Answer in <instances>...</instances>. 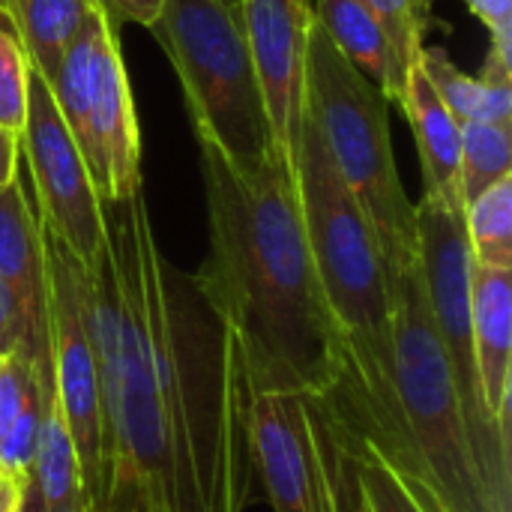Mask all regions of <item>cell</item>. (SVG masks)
<instances>
[{
    "instance_id": "obj_12",
    "label": "cell",
    "mask_w": 512,
    "mask_h": 512,
    "mask_svg": "<svg viewBox=\"0 0 512 512\" xmlns=\"http://www.w3.org/2000/svg\"><path fill=\"white\" fill-rule=\"evenodd\" d=\"M471 327L486 408L512 435V270L474 264Z\"/></svg>"
},
{
    "instance_id": "obj_25",
    "label": "cell",
    "mask_w": 512,
    "mask_h": 512,
    "mask_svg": "<svg viewBox=\"0 0 512 512\" xmlns=\"http://www.w3.org/2000/svg\"><path fill=\"white\" fill-rule=\"evenodd\" d=\"M18 156H21V144L18 135L6 132L0 126V189L9 186L18 177Z\"/></svg>"
},
{
    "instance_id": "obj_14",
    "label": "cell",
    "mask_w": 512,
    "mask_h": 512,
    "mask_svg": "<svg viewBox=\"0 0 512 512\" xmlns=\"http://www.w3.org/2000/svg\"><path fill=\"white\" fill-rule=\"evenodd\" d=\"M315 24L336 51L363 72L390 102H399L405 75L396 66L390 39L375 12L360 0H315Z\"/></svg>"
},
{
    "instance_id": "obj_5",
    "label": "cell",
    "mask_w": 512,
    "mask_h": 512,
    "mask_svg": "<svg viewBox=\"0 0 512 512\" xmlns=\"http://www.w3.org/2000/svg\"><path fill=\"white\" fill-rule=\"evenodd\" d=\"M417 264L423 276L426 303L459 390L477 471L498 512H512V435L504 432L489 414L477 375V360H474V327H471L474 258L465 234V207H450L432 198H420Z\"/></svg>"
},
{
    "instance_id": "obj_20",
    "label": "cell",
    "mask_w": 512,
    "mask_h": 512,
    "mask_svg": "<svg viewBox=\"0 0 512 512\" xmlns=\"http://www.w3.org/2000/svg\"><path fill=\"white\" fill-rule=\"evenodd\" d=\"M27 87H30V57L12 9L0 3V126L18 138L27 114Z\"/></svg>"
},
{
    "instance_id": "obj_24",
    "label": "cell",
    "mask_w": 512,
    "mask_h": 512,
    "mask_svg": "<svg viewBox=\"0 0 512 512\" xmlns=\"http://www.w3.org/2000/svg\"><path fill=\"white\" fill-rule=\"evenodd\" d=\"M102 12L120 27V24H141L150 27L162 9V0H96Z\"/></svg>"
},
{
    "instance_id": "obj_30",
    "label": "cell",
    "mask_w": 512,
    "mask_h": 512,
    "mask_svg": "<svg viewBox=\"0 0 512 512\" xmlns=\"http://www.w3.org/2000/svg\"><path fill=\"white\" fill-rule=\"evenodd\" d=\"M0 3H6V0H0Z\"/></svg>"
},
{
    "instance_id": "obj_1",
    "label": "cell",
    "mask_w": 512,
    "mask_h": 512,
    "mask_svg": "<svg viewBox=\"0 0 512 512\" xmlns=\"http://www.w3.org/2000/svg\"><path fill=\"white\" fill-rule=\"evenodd\" d=\"M102 213L81 312L105 411V512H243L255 468L237 342L162 255L141 192Z\"/></svg>"
},
{
    "instance_id": "obj_3",
    "label": "cell",
    "mask_w": 512,
    "mask_h": 512,
    "mask_svg": "<svg viewBox=\"0 0 512 512\" xmlns=\"http://www.w3.org/2000/svg\"><path fill=\"white\" fill-rule=\"evenodd\" d=\"M306 111L372 222L384 267L417 261V204L396 168L390 99L336 51L318 24L306 48Z\"/></svg>"
},
{
    "instance_id": "obj_29",
    "label": "cell",
    "mask_w": 512,
    "mask_h": 512,
    "mask_svg": "<svg viewBox=\"0 0 512 512\" xmlns=\"http://www.w3.org/2000/svg\"><path fill=\"white\" fill-rule=\"evenodd\" d=\"M0 363H3V354H0Z\"/></svg>"
},
{
    "instance_id": "obj_8",
    "label": "cell",
    "mask_w": 512,
    "mask_h": 512,
    "mask_svg": "<svg viewBox=\"0 0 512 512\" xmlns=\"http://www.w3.org/2000/svg\"><path fill=\"white\" fill-rule=\"evenodd\" d=\"M252 468L276 512H348L345 456L324 405L303 393H252L246 411Z\"/></svg>"
},
{
    "instance_id": "obj_26",
    "label": "cell",
    "mask_w": 512,
    "mask_h": 512,
    "mask_svg": "<svg viewBox=\"0 0 512 512\" xmlns=\"http://www.w3.org/2000/svg\"><path fill=\"white\" fill-rule=\"evenodd\" d=\"M24 483H27V474H12V471L0 468V512L21 510Z\"/></svg>"
},
{
    "instance_id": "obj_13",
    "label": "cell",
    "mask_w": 512,
    "mask_h": 512,
    "mask_svg": "<svg viewBox=\"0 0 512 512\" xmlns=\"http://www.w3.org/2000/svg\"><path fill=\"white\" fill-rule=\"evenodd\" d=\"M399 105L411 123L420 162H423V198L465 207L459 189V156H462V123L444 105L420 60L408 69Z\"/></svg>"
},
{
    "instance_id": "obj_19",
    "label": "cell",
    "mask_w": 512,
    "mask_h": 512,
    "mask_svg": "<svg viewBox=\"0 0 512 512\" xmlns=\"http://www.w3.org/2000/svg\"><path fill=\"white\" fill-rule=\"evenodd\" d=\"M345 462L351 465L357 486V512H423L402 489L387 462L366 444L354 438H336Z\"/></svg>"
},
{
    "instance_id": "obj_27",
    "label": "cell",
    "mask_w": 512,
    "mask_h": 512,
    "mask_svg": "<svg viewBox=\"0 0 512 512\" xmlns=\"http://www.w3.org/2000/svg\"><path fill=\"white\" fill-rule=\"evenodd\" d=\"M18 512H42V501H39V492L33 486V477L27 471V483H24V501H21V510Z\"/></svg>"
},
{
    "instance_id": "obj_2",
    "label": "cell",
    "mask_w": 512,
    "mask_h": 512,
    "mask_svg": "<svg viewBox=\"0 0 512 512\" xmlns=\"http://www.w3.org/2000/svg\"><path fill=\"white\" fill-rule=\"evenodd\" d=\"M210 255L192 276L231 330L249 393L324 399L336 378V330L312 267L291 165H231L198 138Z\"/></svg>"
},
{
    "instance_id": "obj_4",
    "label": "cell",
    "mask_w": 512,
    "mask_h": 512,
    "mask_svg": "<svg viewBox=\"0 0 512 512\" xmlns=\"http://www.w3.org/2000/svg\"><path fill=\"white\" fill-rule=\"evenodd\" d=\"M147 30L183 84L195 138L240 168L279 156L249 42L231 9L219 0H162Z\"/></svg>"
},
{
    "instance_id": "obj_23",
    "label": "cell",
    "mask_w": 512,
    "mask_h": 512,
    "mask_svg": "<svg viewBox=\"0 0 512 512\" xmlns=\"http://www.w3.org/2000/svg\"><path fill=\"white\" fill-rule=\"evenodd\" d=\"M24 348V324H21V312L18 303L12 297V291L6 288V282L0 279V354H12Z\"/></svg>"
},
{
    "instance_id": "obj_16",
    "label": "cell",
    "mask_w": 512,
    "mask_h": 512,
    "mask_svg": "<svg viewBox=\"0 0 512 512\" xmlns=\"http://www.w3.org/2000/svg\"><path fill=\"white\" fill-rule=\"evenodd\" d=\"M12 9L27 57L45 81L54 78L66 45L84 24L96 0H6Z\"/></svg>"
},
{
    "instance_id": "obj_9",
    "label": "cell",
    "mask_w": 512,
    "mask_h": 512,
    "mask_svg": "<svg viewBox=\"0 0 512 512\" xmlns=\"http://www.w3.org/2000/svg\"><path fill=\"white\" fill-rule=\"evenodd\" d=\"M18 144L33 177L39 201L36 210L45 231H51L63 246H69L81 264H90L105 246L102 198L93 186L90 168L69 126L60 117L48 81L33 63L27 87V114Z\"/></svg>"
},
{
    "instance_id": "obj_10",
    "label": "cell",
    "mask_w": 512,
    "mask_h": 512,
    "mask_svg": "<svg viewBox=\"0 0 512 512\" xmlns=\"http://www.w3.org/2000/svg\"><path fill=\"white\" fill-rule=\"evenodd\" d=\"M240 24L276 150L291 165L306 108V48L315 27V0H243Z\"/></svg>"
},
{
    "instance_id": "obj_18",
    "label": "cell",
    "mask_w": 512,
    "mask_h": 512,
    "mask_svg": "<svg viewBox=\"0 0 512 512\" xmlns=\"http://www.w3.org/2000/svg\"><path fill=\"white\" fill-rule=\"evenodd\" d=\"M512 177V123H462L459 189L468 204L498 180Z\"/></svg>"
},
{
    "instance_id": "obj_21",
    "label": "cell",
    "mask_w": 512,
    "mask_h": 512,
    "mask_svg": "<svg viewBox=\"0 0 512 512\" xmlns=\"http://www.w3.org/2000/svg\"><path fill=\"white\" fill-rule=\"evenodd\" d=\"M366 3L375 18L381 21L396 66L408 78V69L420 60V51L426 45V30L432 21V0H360Z\"/></svg>"
},
{
    "instance_id": "obj_22",
    "label": "cell",
    "mask_w": 512,
    "mask_h": 512,
    "mask_svg": "<svg viewBox=\"0 0 512 512\" xmlns=\"http://www.w3.org/2000/svg\"><path fill=\"white\" fill-rule=\"evenodd\" d=\"M489 30L492 54L512 60V0H462Z\"/></svg>"
},
{
    "instance_id": "obj_17",
    "label": "cell",
    "mask_w": 512,
    "mask_h": 512,
    "mask_svg": "<svg viewBox=\"0 0 512 512\" xmlns=\"http://www.w3.org/2000/svg\"><path fill=\"white\" fill-rule=\"evenodd\" d=\"M465 234L474 264L512 270V177L465 204Z\"/></svg>"
},
{
    "instance_id": "obj_6",
    "label": "cell",
    "mask_w": 512,
    "mask_h": 512,
    "mask_svg": "<svg viewBox=\"0 0 512 512\" xmlns=\"http://www.w3.org/2000/svg\"><path fill=\"white\" fill-rule=\"evenodd\" d=\"M102 204L141 192V132L120 27L93 6L48 81Z\"/></svg>"
},
{
    "instance_id": "obj_11",
    "label": "cell",
    "mask_w": 512,
    "mask_h": 512,
    "mask_svg": "<svg viewBox=\"0 0 512 512\" xmlns=\"http://www.w3.org/2000/svg\"><path fill=\"white\" fill-rule=\"evenodd\" d=\"M0 279L12 291L21 324L24 354L48 357V264L45 228L18 177L0 189Z\"/></svg>"
},
{
    "instance_id": "obj_28",
    "label": "cell",
    "mask_w": 512,
    "mask_h": 512,
    "mask_svg": "<svg viewBox=\"0 0 512 512\" xmlns=\"http://www.w3.org/2000/svg\"><path fill=\"white\" fill-rule=\"evenodd\" d=\"M219 3H222L225 9H231V12H234V15L240 18V9H243V0H219Z\"/></svg>"
},
{
    "instance_id": "obj_7",
    "label": "cell",
    "mask_w": 512,
    "mask_h": 512,
    "mask_svg": "<svg viewBox=\"0 0 512 512\" xmlns=\"http://www.w3.org/2000/svg\"><path fill=\"white\" fill-rule=\"evenodd\" d=\"M45 228V225H42ZM48 264V354L57 408L78 465L84 512H105L108 450L105 411L93 345L81 312V261L51 231H45Z\"/></svg>"
},
{
    "instance_id": "obj_15",
    "label": "cell",
    "mask_w": 512,
    "mask_h": 512,
    "mask_svg": "<svg viewBox=\"0 0 512 512\" xmlns=\"http://www.w3.org/2000/svg\"><path fill=\"white\" fill-rule=\"evenodd\" d=\"M420 66L459 123H512V60L489 51L480 75L471 78L444 48L423 45Z\"/></svg>"
}]
</instances>
